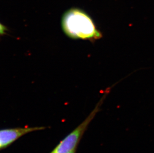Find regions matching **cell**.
Here are the masks:
<instances>
[{
	"label": "cell",
	"mask_w": 154,
	"mask_h": 153,
	"mask_svg": "<svg viewBox=\"0 0 154 153\" xmlns=\"http://www.w3.org/2000/svg\"><path fill=\"white\" fill-rule=\"evenodd\" d=\"M98 107L95 108L88 116L68 135L52 151L51 153H69L75 150L80 139L85 133L90 122L94 118L98 112Z\"/></svg>",
	"instance_id": "2"
},
{
	"label": "cell",
	"mask_w": 154,
	"mask_h": 153,
	"mask_svg": "<svg viewBox=\"0 0 154 153\" xmlns=\"http://www.w3.org/2000/svg\"><path fill=\"white\" fill-rule=\"evenodd\" d=\"M7 31V28L0 22V36L5 34Z\"/></svg>",
	"instance_id": "4"
},
{
	"label": "cell",
	"mask_w": 154,
	"mask_h": 153,
	"mask_svg": "<svg viewBox=\"0 0 154 153\" xmlns=\"http://www.w3.org/2000/svg\"><path fill=\"white\" fill-rule=\"evenodd\" d=\"M69 153H75V150H74L72 151L71 152H69Z\"/></svg>",
	"instance_id": "5"
},
{
	"label": "cell",
	"mask_w": 154,
	"mask_h": 153,
	"mask_svg": "<svg viewBox=\"0 0 154 153\" xmlns=\"http://www.w3.org/2000/svg\"><path fill=\"white\" fill-rule=\"evenodd\" d=\"M61 24L63 32L72 39L92 41L102 38L92 19L81 9L71 8L66 11Z\"/></svg>",
	"instance_id": "1"
},
{
	"label": "cell",
	"mask_w": 154,
	"mask_h": 153,
	"mask_svg": "<svg viewBox=\"0 0 154 153\" xmlns=\"http://www.w3.org/2000/svg\"><path fill=\"white\" fill-rule=\"evenodd\" d=\"M42 127H25L0 130V149L7 147L22 136L29 133L43 130Z\"/></svg>",
	"instance_id": "3"
}]
</instances>
